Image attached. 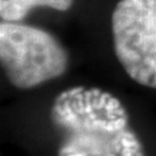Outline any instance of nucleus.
Segmentation results:
<instances>
[{
    "mask_svg": "<svg viewBox=\"0 0 156 156\" xmlns=\"http://www.w3.org/2000/svg\"><path fill=\"white\" fill-rule=\"evenodd\" d=\"M51 120L61 133L56 156H146L127 110L108 91L65 90L54 100Z\"/></svg>",
    "mask_w": 156,
    "mask_h": 156,
    "instance_id": "obj_1",
    "label": "nucleus"
},
{
    "mask_svg": "<svg viewBox=\"0 0 156 156\" xmlns=\"http://www.w3.org/2000/svg\"><path fill=\"white\" fill-rule=\"evenodd\" d=\"M0 62L13 87L30 90L64 75L68 54L55 36L44 29L3 20Z\"/></svg>",
    "mask_w": 156,
    "mask_h": 156,
    "instance_id": "obj_2",
    "label": "nucleus"
},
{
    "mask_svg": "<svg viewBox=\"0 0 156 156\" xmlns=\"http://www.w3.org/2000/svg\"><path fill=\"white\" fill-rule=\"evenodd\" d=\"M74 0H0V16L5 22H20L34 7H51L65 12Z\"/></svg>",
    "mask_w": 156,
    "mask_h": 156,
    "instance_id": "obj_4",
    "label": "nucleus"
},
{
    "mask_svg": "<svg viewBox=\"0 0 156 156\" xmlns=\"http://www.w3.org/2000/svg\"><path fill=\"white\" fill-rule=\"evenodd\" d=\"M112 35L126 74L156 90V0H120L112 13Z\"/></svg>",
    "mask_w": 156,
    "mask_h": 156,
    "instance_id": "obj_3",
    "label": "nucleus"
}]
</instances>
